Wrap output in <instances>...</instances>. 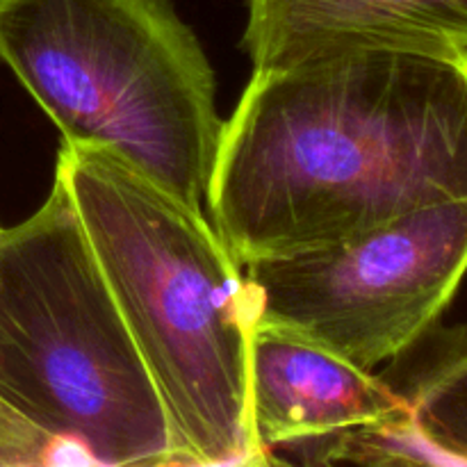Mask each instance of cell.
Masks as SVG:
<instances>
[{"instance_id":"2","label":"cell","mask_w":467,"mask_h":467,"mask_svg":"<svg viewBox=\"0 0 467 467\" xmlns=\"http://www.w3.org/2000/svg\"><path fill=\"white\" fill-rule=\"evenodd\" d=\"M55 178L158 390L176 465H267L249 404L254 304L217 231L109 150L62 144Z\"/></svg>"},{"instance_id":"3","label":"cell","mask_w":467,"mask_h":467,"mask_svg":"<svg viewBox=\"0 0 467 467\" xmlns=\"http://www.w3.org/2000/svg\"><path fill=\"white\" fill-rule=\"evenodd\" d=\"M0 404L62 465H176L162 401L57 178L0 231Z\"/></svg>"},{"instance_id":"7","label":"cell","mask_w":467,"mask_h":467,"mask_svg":"<svg viewBox=\"0 0 467 467\" xmlns=\"http://www.w3.org/2000/svg\"><path fill=\"white\" fill-rule=\"evenodd\" d=\"M255 71L363 48L467 62V0H249Z\"/></svg>"},{"instance_id":"6","label":"cell","mask_w":467,"mask_h":467,"mask_svg":"<svg viewBox=\"0 0 467 467\" xmlns=\"http://www.w3.org/2000/svg\"><path fill=\"white\" fill-rule=\"evenodd\" d=\"M251 424L272 463L276 447H301L409 413V404L345 356L276 327H254Z\"/></svg>"},{"instance_id":"1","label":"cell","mask_w":467,"mask_h":467,"mask_svg":"<svg viewBox=\"0 0 467 467\" xmlns=\"http://www.w3.org/2000/svg\"><path fill=\"white\" fill-rule=\"evenodd\" d=\"M467 199V62L363 48L255 71L208 185L240 267Z\"/></svg>"},{"instance_id":"9","label":"cell","mask_w":467,"mask_h":467,"mask_svg":"<svg viewBox=\"0 0 467 467\" xmlns=\"http://www.w3.org/2000/svg\"><path fill=\"white\" fill-rule=\"evenodd\" d=\"M0 231H3V228H0Z\"/></svg>"},{"instance_id":"4","label":"cell","mask_w":467,"mask_h":467,"mask_svg":"<svg viewBox=\"0 0 467 467\" xmlns=\"http://www.w3.org/2000/svg\"><path fill=\"white\" fill-rule=\"evenodd\" d=\"M0 57L64 144L109 150L203 213L223 121L171 0H0Z\"/></svg>"},{"instance_id":"5","label":"cell","mask_w":467,"mask_h":467,"mask_svg":"<svg viewBox=\"0 0 467 467\" xmlns=\"http://www.w3.org/2000/svg\"><path fill=\"white\" fill-rule=\"evenodd\" d=\"M242 272L254 327L299 333L372 372L422 340L459 292L467 274V199L254 260Z\"/></svg>"},{"instance_id":"8","label":"cell","mask_w":467,"mask_h":467,"mask_svg":"<svg viewBox=\"0 0 467 467\" xmlns=\"http://www.w3.org/2000/svg\"><path fill=\"white\" fill-rule=\"evenodd\" d=\"M32 465H62V461L48 442L41 441L0 404V467Z\"/></svg>"}]
</instances>
